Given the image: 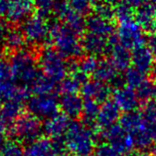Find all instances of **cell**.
I'll use <instances>...</instances> for the list:
<instances>
[{
  "mask_svg": "<svg viewBox=\"0 0 156 156\" xmlns=\"http://www.w3.org/2000/svg\"><path fill=\"white\" fill-rule=\"evenodd\" d=\"M102 138L123 155H130L135 148L133 137L121 127L119 123L105 129L102 132Z\"/></svg>",
  "mask_w": 156,
  "mask_h": 156,
  "instance_id": "9",
  "label": "cell"
},
{
  "mask_svg": "<svg viewBox=\"0 0 156 156\" xmlns=\"http://www.w3.org/2000/svg\"><path fill=\"white\" fill-rule=\"evenodd\" d=\"M98 0H68V4L80 13H86L92 7L96 6Z\"/></svg>",
  "mask_w": 156,
  "mask_h": 156,
  "instance_id": "37",
  "label": "cell"
},
{
  "mask_svg": "<svg viewBox=\"0 0 156 156\" xmlns=\"http://www.w3.org/2000/svg\"><path fill=\"white\" fill-rule=\"evenodd\" d=\"M64 143L74 156H90L97 147L96 133L81 121L73 120L65 134Z\"/></svg>",
  "mask_w": 156,
  "mask_h": 156,
  "instance_id": "1",
  "label": "cell"
},
{
  "mask_svg": "<svg viewBox=\"0 0 156 156\" xmlns=\"http://www.w3.org/2000/svg\"><path fill=\"white\" fill-rule=\"evenodd\" d=\"M51 26L49 25L47 18L40 15H33L22 22L21 31L24 34L25 39L32 45L44 44L50 38Z\"/></svg>",
  "mask_w": 156,
  "mask_h": 156,
  "instance_id": "6",
  "label": "cell"
},
{
  "mask_svg": "<svg viewBox=\"0 0 156 156\" xmlns=\"http://www.w3.org/2000/svg\"><path fill=\"white\" fill-rule=\"evenodd\" d=\"M113 101L116 105L124 112H135L138 108L140 101L134 89H131L127 86L117 87L112 93Z\"/></svg>",
  "mask_w": 156,
  "mask_h": 156,
  "instance_id": "15",
  "label": "cell"
},
{
  "mask_svg": "<svg viewBox=\"0 0 156 156\" xmlns=\"http://www.w3.org/2000/svg\"><path fill=\"white\" fill-rule=\"evenodd\" d=\"M56 3L55 0H34V8H36L38 15L47 18L54 12Z\"/></svg>",
  "mask_w": 156,
  "mask_h": 156,
  "instance_id": "35",
  "label": "cell"
},
{
  "mask_svg": "<svg viewBox=\"0 0 156 156\" xmlns=\"http://www.w3.org/2000/svg\"><path fill=\"white\" fill-rule=\"evenodd\" d=\"M34 9V0H7L5 16L11 23L24 22Z\"/></svg>",
  "mask_w": 156,
  "mask_h": 156,
  "instance_id": "14",
  "label": "cell"
},
{
  "mask_svg": "<svg viewBox=\"0 0 156 156\" xmlns=\"http://www.w3.org/2000/svg\"><path fill=\"white\" fill-rule=\"evenodd\" d=\"M128 156H150L148 153H131L130 155H128Z\"/></svg>",
  "mask_w": 156,
  "mask_h": 156,
  "instance_id": "46",
  "label": "cell"
},
{
  "mask_svg": "<svg viewBox=\"0 0 156 156\" xmlns=\"http://www.w3.org/2000/svg\"><path fill=\"white\" fill-rule=\"evenodd\" d=\"M10 63L14 81L29 89L41 74V71L38 68L39 64L37 62L36 56L31 50L22 49L20 51L14 52Z\"/></svg>",
  "mask_w": 156,
  "mask_h": 156,
  "instance_id": "2",
  "label": "cell"
},
{
  "mask_svg": "<svg viewBox=\"0 0 156 156\" xmlns=\"http://www.w3.org/2000/svg\"><path fill=\"white\" fill-rule=\"evenodd\" d=\"M64 141L40 137L25 147L24 156H67Z\"/></svg>",
  "mask_w": 156,
  "mask_h": 156,
  "instance_id": "10",
  "label": "cell"
},
{
  "mask_svg": "<svg viewBox=\"0 0 156 156\" xmlns=\"http://www.w3.org/2000/svg\"><path fill=\"white\" fill-rule=\"evenodd\" d=\"M100 108L101 105L98 102L90 100H85L83 112L81 115L83 120L82 122L89 127H92L94 125H96L98 112H100Z\"/></svg>",
  "mask_w": 156,
  "mask_h": 156,
  "instance_id": "28",
  "label": "cell"
},
{
  "mask_svg": "<svg viewBox=\"0 0 156 156\" xmlns=\"http://www.w3.org/2000/svg\"><path fill=\"white\" fill-rule=\"evenodd\" d=\"M90 156H96V155H90Z\"/></svg>",
  "mask_w": 156,
  "mask_h": 156,
  "instance_id": "48",
  "label": "cell"
},
{
  "mask_svg": "<svg viewBox=\"0 0 156 156\" xmlns=\"http://www.w3.org/2000/svg\"><path fill=\"white\" fill-rule=\"evenodd\" d=\"M94 155L96 156H124L121 154L119 150H116L115 147H112L108 143H101L100 145H98L94 150Z\"/></svg>",
  "mask_w": 156,
  "mask_h": 156,
  "instance_id": "40",
  "label": "cell"
},
{
  "mask_svg": "<svg viewBox=\"0 0 156 156\" xmlns=\"http://www.w3.org/2000/svg\"><path fill=\"white\" fill-rule=\"evenodd\" d=\"M110 39L93 34L86 33L82 41L83 52H87L89 56H101L105 52H108Z\"/></svg>",
  "mask_w": 156,
  "mask_h": 156,
  "instance_id": "23",
  "label": "cell"
},
{
  "mask_svg": "<svg viewBox=\"0 0 156 156\" xmlns=\"http://www.w3.org/2000/svg\"><path fill=\"white\" fill-rule=\"evenodd\" d=\"M143 30L134 20L119 23L117 28V40L119 43L128 50H135L143 47L146 43V38L143 34Z\"/></svg>",
  "mask_w": 156,
  "mask_h": 156,
  "instance_id": "8",
  "label": "cell"
},
{
  "mask_svg": "<svg viewBox=\"0 0 156 156\" xmlns=\"http://www.w3.org/2000/svg\"><path fill=\"white\" fill-rule=\"evenodd\" d=\"M11 138L20 143H32L40 138L43 132L41 120L31 113H23L11 124L9 129Z\"/></svg>",
  "mask_w": 156,
  "mask_h": 156,
  "instance_id": "5",
  "label": "cell"
},
{
  "mask_svg": "<svg viewBox=\"0 0 156 156\" xmlns=\"http://www.w3.org/2000/svg\"><path fill=\"white\" fill-rule=\"evenodd\" d=\"M119 124L127 133L133 135L145 124V120L143 119L142 113L137 112L135 110L131 112H125L123 115H121Z\"/></svg>",
  "mask_w": 156,
  "mask_h": 156,
  "instance_id": "25",
  "label": "cell"
},
{
  "mask_svg": "<svg viewBox=\"0 0 156 156\" xmlns=\"http://www.w3.org/2000/svg\"><path fill=\"white\" fill-rule=\"evenodd\" d=\"M135 21L143 31L154 33L156 31V5L152 3H144L136 10Z\"/></svg>",
  "mask_w": 156,
  "mask_h": 156,
  "instance_id": "22",
  "label": "cell"
},
{
  "mask_svg": "<svg viewBox=\"0 0 156 156\" xmlns=\"http://www.w3.org/2000/svg\"><path fill=\"white\" fill-rule=\"evenodd\" d=\"M120 2L124 3V4H126L127 6L131 7L132 9L134 8H139L140 6H142L145 2V0H120Z\"/></svg>",
  "mask_w": 156,
  "mask_h": 156,
  "instance_id": "44",
  "label": "cell"
},
{
  "mask_svg": "<svg viewBox=\"0 0 156 156\" xmlns=\"http://www.w3.org/2000/svg\"><path fill=\"white\" fill-rule=\"evenodd\" d=\"M7 125L8 123L3 119V117L0 113V145L4 142V138H5V134H6V131H7Z\"/></svg>",
  "mask_w": 156,
  "mask_h": 156,
  "instance_id": "43",
  "label": "cell"
},
{
  "mask_svg": "<svg viewBox=\"0 0 156 156\" xmlns=\"http://www.w3.org/2000/svg\"><path fill=\"white\" fill-rule=\"evenodd\" d=\"M50 39L54 43L56 50L64 58L77 59L82 57L83 49L79 35L63 23H54L51 26Z\"/></svg>",
  "mask_w": 156,
  "mask_h": 156,
  "instance_id": "3",
  "label": "cell"
},
{
  "mask_svg": "<svg viewBox=\"0 0 156 156\" xmlns=\"http://www.w3.org/2000/svg\"><path fill=\"white\" fill-rule=\"evenodd\" d=\"M151 72H152V75H153V78H154V80H156V63L153 65V67H152Z\"/></svg>",
  "mask_w": 156,
  "mask_h": 156,
  "instance_id": "45",
  "label": "cell"
},
{
  "mask_svg": "<svg viewBox=\"0 0 156 156\" xmlns=\"http://www.w3.org/2000/svg\"><path fill=\"white\" fill-rule=\"evenodd\" d=\"M136 94L140 102H147L156 100V80L145 79L136 89Z\"/></svg>",
  "mask_w": 156,
  "mask_h": 156,
  "instance_id": "29",
  "label": "cell"
},
{
  "mask_svg": "<svg viewBox=\"0 0 156 156\" xmlns=\"http://www.w3.org/2000/svg\"><path fill=\"white\" fill-rule=\"evenodd\" d=\"M24 102L19 101H7L0 105V113L7 123L14 122L19 116L23 115L24 110Z\"/></svg>",
  "mask_w": 156,
  "mask_h": 156,
  "instance_id": "27",
  "label": "cell"
},
{
  "mask_svg": "<svg viewBox=\"0 0 156 156\" xmlns=\"http://www.w3.org/2000/svg\"><path fill=\"white\" fill-rule=\"evenodd\" d=\"M30 90L35 94H56L59 90V86H57V83L53 81L50 78L44 74H41L37 80L33 83V85L30 87Z\"/></svg>",
  "mask_w": 156,
  "mask_h": 156,
  "instance_id": "26",
  "label": "cell"
},
{
  "mask_svg": "<svg viewBox=\"0 0 156 156\" xmlns=\"http://www.w3.org/2000/svg\"><path fill=\"white\" fill-rule=\"evenodd\" d=\"M117 72L119 71L115 69V67L110 62V60L104 59L98 62V65L93 76L97 81L108 83V85L112 83L115 89H117V87L125 86L123 77L119 76Z\"/></svg>",
  "mask_w": 156,
  "mask_h": 156,
  "instance_id": "13",
  "label": "cell"
},
{
  "mask_svg": "<svg viewBox=\"0 0 156 156\" xmlns=\"http://www.w3.org/2000/svg\"><path fill=\"white\" fill-rule=\"evenodd\" d=\"M133 15H134L133 9L122 2L119 1L115 6V17L117 19L119 23L133 20Z\"/></svg>",
  "mask_w": 156,
  "mask_h": 156,
  "instance_id": "34",
  "label": "cell"
},
{
  "mask_svg": "<svg viewBox=\"0 0 156 156\" xmlns=\"http://www.w3.org/2000/svg\"><path fill=\"white\" fill-rule=\"evenodd\" d=\"M40 71L56 83L63 81L70 70V65L66 58L53 48H45L42 50L38 59Z\"/></svg>",
  "mask_w": 156,
  "mask_h": 156,
  "instance_id": "4",
  "label": "cell"
},
{
  "mask_svg": "<svg viewBox=\"0 0 156 156\" xmlns=\"http://www.w3.org/2000/svg\"><path fill=\"white\" fill-rule=\"evenodd\" d=\"M8 31H9V29L7 28V26L0 22V49L3 46H5L6 37H7V34H8Z\"/></svg>",
  "mask_w": 156,
  "mask_h": 156,
  "instance_id": "42",
  "label": "cell"
},
{
  "mask_svg": "<svg viewBox=\"0 0 156 156\" xmlns=\"http://www.w3.org/2000/svg\"><path fill=\"white\" fill-rule=\"evenodd\" d=\"M60 110H62L63 115L69 119H77L82 115L83 108V98L79 94H63L59 100Z\"/></svg>",
  "mask_w": 156,
  "mask_h": 156,
  "instance_id": "19",
  "label": "cell"
},
{
  "mask_svg": "<svg viewBox=\"0 0 156 156\" xmlns=\"http://www.w3.org/2000/svg\"><path fill=\"white\" fill-rule=\"evenodd\" d=\"M94 10L97 15L108 20H112V17H115V6L108 4L102 0H98L97 5L94 6Z\"/></svg>",
  "mask_w": 156,
  "mask_h": 156,
  "instance_id": "38",
  "label": "cell"
},
{
  "mask_svg": "<svg viewBox=\"0 0 156 156\" xmlns=\"http://www.w3.org/2000/svg\"><path fill=\"white\" fill-rule=\"evenodd\" d=\"M12 80L14 79L10 61L5 57L0 56V85Z\"/></svg>",
  "mask_w": 156,
  "mask_h": 156,
  "instance_id": "36",
  "label": "cell"
},
{
  "mask_svg": "<svg viewBox=\"0 0 156 156\" xmlns=\"http://www.w3.org/2000/svg\"><path fill=\"white\" fill-rule=\"evenodd\" d=\"M86 31L87 33L105 37L108 39L115 36L113 35L115 27H113L112 20L102 18L96 13L89 16V18L86 20Z\"/></svg>",
  "mask_w": 156,
  "mask_h": 156,
  "instance_id": "18",
  "label": "cell"
},
{
  "mask_svg": "<svg viewBox=\"0 0 156 156\" xmlns=\"http://www.w3.org/2000/svg\"><path fill=\"white\" fill-rule=\"evenodd\" d=\"M150 1H151V3H152V4L156 5V0H150Z\"/></svg>",
  "mask_w": 156,
  "mask_h": 156,
  "instance_id": "47",
  "label": "cell"
},
{
  "mask_svg": "<svg viewBox=\"0 0 156 156\" xmlns=\"http://www.w3.org/2000/svg\"><path fill=\"white\" fill-rule=\"evenodd\" d=\"M54 12L65 26L80 36L86 30V20L83 14L76 11L64 1L56 3Z\"/></svg>",
  "mask_w": 156,
  "mask_h": 156,
  "instance_id": "11",
  "label": "cell"
},
{
  "mask_svg": "<svg viewBox=\"0 0 156 156\" xmlns=\"http://www.w3.org/2000/svg\"><path fill=\"white\" fill-rule=\"evenodd\" d=\"M27 108L37 119L47 120L60 113V102L56 94H35L29 98Z\"/></svg>",
  "mask_w": 156,
  "mask_h": 156,
  "instance_id": "7",
  "label": "cell"
},
{
  "mask_svg": "<svg viewBox=\"0 0 156 156\" xmlns=\"http://www.w3.org/2000/svg\"><path fill=\"white\" fill-rule=\"evenodd\" d=\"M29 87L19 85L14 80L3 83L0 85V105L12 101L24 102L29 100Z\"/></svg>",
  "mask_w": 156,
  "mask_h": 156,
  "instance_id": "17",
  "label": "cell"
},
{
  "mask_svg": "<svg viewBox=\"0 0 156 156\" xmlns=\"http://www.w3.org/2000/svg\"><path fill=\"white\" fill-rule=\"evenodd\" d=\"M98 62L100 61L97 59V57L87 56L77 63V69L87 77L90 75H94L98 65Z\"/></svg>",
  "mask_w": 156,
  "mask_h": 156,
  "instance_id": "33",
  "label": "cell"
},
{
  "mask_svg": "<svg viewBox=\"0 0 156 156\" xmlns=\"http://www.w3.org/2000/svg\"><path fill=\"white\" fill-rule=\"evenodd\" d=\"M70 123L71 121L69 120V117H67L63 113H59L52 119L45 120L43 131L49 138L61 140V138L66 134Z\"/></svg>",
  "mask_w": 156,
  "mask_h": 156,
  "instance_id": "20",
  "label": "cell"
},
{
  "mask_svg": "<svg viewBox=\"0 0 156 156\" xmlns=\"http://www.w3.org/2000/svg\"><path fill=\"white\" fill-rule=\"evenodd\" d=\"M24 150L22 143L9 138L0 145V156H24Z\"/></svg>",
  "mask_w": 156,
  "mask_h": 156,
  "instance_id": "31",
  "label": "cell"
},
{
  "mask_svg": "<svg viewBox=\"0 0 156 156\" xmlns=\"http://www.w3.org/2000/svg\"><path fill=\"white\" fill-rule=\"evenodd\" d=\"M108 53L110 56V62L113 64L117 71L125 72L130 68L131 52L119 43L116 36L110 38Z\"/></svg>",
  "mask_w": 156,
  "mask_h": 156,
  "instance_id": "12",
  "label": "cell"
},
{
  "mask_svg": "<svg viewBox=\"0 0 156 156\" xmlns=\"http://www.w3.org/2000/svg\"><path fill=\"white\" fill-rule=\"evenodd\" d=\"M142 116L148 125L156 124V100L145 104L142 109Z\"/></svg>",
  "mask_w": 156,
  "mask_h": 156,
  "instance_id": "39",
  "label": "cell"
},
{
  "mask_svg": "<svg viewBox=\"0 0 156 156\" xmlns=\"http://www.w3.org/2000/svg\"><path fill=\"white\" fill-rule=\"evenodd\" d=\"M120 108L116 105L113 101H106L101 105L100 112L97 119V125H98L102 130L108 128L120 119Z\"/></svg>",
  "mask_w": 156,
  "mask_h": 156,
  "instance_id": "21",
  "label": "cell"
},
{
  "mask_svg": "<svg viewBox=\"0 0 156 156\" xmlns=\"http://www.w3.org/2000/svg\"><path fill=\"white\" fill-rule=\"evenodd\" d=\"M81 92L82 97L85 100L104 104L105 101H108V98L112 94V89L108 83H101L97 80H92V81H87L83 83Z\"/></svg>",
  "mask_w": 156,
  "mask_h": 156,
  "instance_id": "16",
  "label": "cell"
},
{
  "mask_svg": "<svg viewBox=\"0 0 156 156\" xmlns=\"http://www.w3.org/2000/svg\"><path fill=\"white\" fill-rule=\"evenodd\" d=\"M131 64L133 65V68L146 74L147 72L151 71L153 67L154 56L147 47H140L133 50L131 53Z\"/></svg>",
  "mask_w": 156,
  "mask_h": 156,
  "instance_id": "24",
  "label": "cell"
},
{
  "mask_svg": "<svg viewBox=\"0 0 156 156\" xmlns=\"http://www.w3.org/2000/svg\"><path fill=\"white\" fill-rule=\"evenodd\" d=\"M147 48L149 49L152 55L156 58V32L152 33L147 39Z\"/></svg>",
  "mask_w": 156,
  "mask_h": 156,
  "instance_id": "41",
  "label": "cell"
},
{
  "mask_svg": "<svg viewBox=\"0 0 156 156\" xmlns=\"http://www.w3.org/2000/svg\"><path fill=\"white\" fill-rule=\"evenodd\" d=\"M145 80V74L135 68H129L123 75L124 85L131 89H137Z\"/></svg>",
  "mask_w": 156,
  "mask_h": 156,
  "instance_id": "32",
  "label": "cell"
},
{
  "mask_svg": "<svg viewBox=\"0 0 156 156\" xmlns=\"http://www.w3.org/2000/svg\"><path fill=\"white\" fill-rule=\"evenodd\" d=\"M26 43V39L24 34L21 30L18 29H9L8 34L6 37L5 46L11 51L17 52L24 49V45Z\"/></svg>",
  "mask_w": 156,
  "mask_h": 156,
  "instance_id": "30",
  "label": "cell"
}]
</instances>
